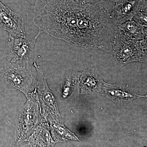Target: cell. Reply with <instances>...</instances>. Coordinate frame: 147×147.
Returning <instances> with one entry per match:
<instances>
[{"instance_id":"cell-1","label":"cell","mask_w":147,"mask_h":147,"mask_svg":"<svg viewBox=\"0 0 147 147\" xmlns=\"http://www.w3.org/2000/svg\"><path fill=\"white\" fill-rule=\"evenodd\" d=\"M33 22L38 31L71 45L112 52L118 28L102 4L36 0Z\"/></svg>"},{"instance_id":"cell-2","label":"cell","mask_w":147,"mask_h":147,"mask_svg":"<svg viewBox=\"0 0 147 147\" xmlns=\"http://www.w3.org/2000/svg\"><path fill=\"white\" fill-rule=\"evenodd\" d=\"M147 39H131L118 30L113 41L112 52L121 64L134 62H146Z\"/></svg>"},{"instance_id":"cell-3","label":"cell","mask_w":147,"mask_h":147,"mask_svg":"<svg viewBox=\"0 0 147 147\" xmlns=\"http://www.w3.org/2000/svg\"><path fill=\"white\" fill-rule=\"evenodd\" d=\"M40 34L38 31L37 34L32 38L9 37V63L30 70L34 60L36 42Z\"/></svg>"},{"instance_id":"cell-4","label":"cell","mask_w":147,"mask_h":147,"mask_svg":"<svg viewBox=\"0 0 147 147\" xmlns=\"http://www.w3.org/2000/svg\"><path fill=\"white\" fill-rule=\"evenodd\" d=\"M147 0H119L115 3L110 16L117 26L132 20L139 11L147 12Z\"/></svg>"},{"instance_id":"cell-5","label":"cell","mask_w":147,"mask_h":147,"mask_svg":"<svg viewBox=\"0 0 147 147\" xmlns=\"http://www.w3.org/2000/svg\"><path fill=\"white\" fill-rule=\"evenodd\" d=\"M0 27L13 38H26L24 18L0 1Z\"/></svg>"},{"instance_id":"cell-6","label":"cell","mask_w":147,"mask_h":147,"mask_svg":"<svg viewBox=\"0 0 147 147\" xmlns=\"http://www.w3.org/2000/svg\"><path fill=\"white\" fill-rule=\"evenodd\" d=\"M2 75L3 79L7 84L24 91L29 89L32 80V76L30 70L10 63L5 65Z\"/></svg>"},{"instance_id":"cell-7","label":"cell","mask_w":147,"mask_h":147,"mask_svg":"<svg viewBox=\"0 0 147 147\" xmlns=\"http://www.w3.org/2000/svg\"><path fill=\"white\" fill-rule=\"evenodd\" d=\"M118 28L130 39L141 40L147 38V27L139 25L133 20L118 25Z\"/></svg>"},{"instance_id":"cell-8","label":"cell","mask_w":147,"mask_h":147,"mask_svg":"<svg viewBox=\"0 0 147 147\" xmlns=\"http://www.w3.org/2000/svg\"><path fill=\"white\" fill-rule=\"evenodd\" d=\"M55 136L58 140L75 139V137L67 129L61 127H55Z\"/></svg>"},{"instance_id":"cell-9","label":"cell","mask_w":147,"mask_h":147,"mask_svg":"<svg viewBox=\"0 0 147 147\" xmlns=\"http://www.w3.org/2000/svg\"><path fill=\"white\" fill-rule=\"evenodd\" d=\"M147 13L144 11H137L134 14L132 20L137 24L147 27Z\"/></svg>"},{"instance_id":"cell-10","label":"cell","mask_w":147,"mask_h":147,"mask_svg":"<svg viewBox=\"0 0 147 147\" xmlns=\"http://www.w3.org/2000/svg\"><path fill=\"white\" fill-rule=\"evenodd\" d=\"M82 3H83L102 4L105 5L109 4L107 3L106 0H82Z\"/></svg>"},{"instance_id":"cell-11","label":"cell","mask_w":147,"mask_h":147,"mask_svg":"<svg viewBox=\"0 0 147 147\" xmlns=\"http://www.w3.org/2000/svg\"><path fill=\"white\" fill-rule=\"evenodd\" d=\"M118 1L119 0H106V2H107V3L109 4L110 3H116V2Z\"/></svg>"},{"instance_id":"cell-12","label":"cell","mask_w":147,"mask_h":147,"mask_svg":"<svg viewBox=\"0 0 147 147\" xmlns=\"http://www.w3.org/2000/svg\"><path fill=\"white\" fill-rule=\"evenodd\" d=\"M76 2H82V0H73Z\"/></svg>"},{"instance_id":"cell-13","label":"cell","mask_w":147,"mask_h":147,"mask_svg":"<svg viewBox=\"0 0 147 147\" xmlns=\"http://www.w3.org/2000/svg\"><path fill=\"white\" fill-rule=\"evenodd\" d=\"M14 147H30L29 146H16Z\"/></svg>"}]
</instances>
